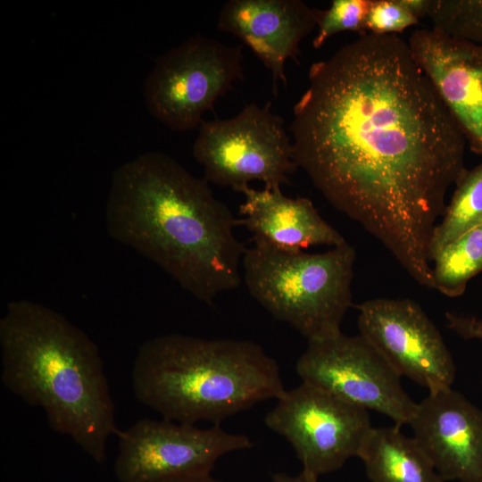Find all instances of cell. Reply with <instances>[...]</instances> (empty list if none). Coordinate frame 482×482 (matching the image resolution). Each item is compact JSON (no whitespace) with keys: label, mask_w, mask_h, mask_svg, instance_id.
<instances>
[{"label":"cell","mask_w":482,"mask_h":482,"mask_svg":"<svg viewBox=\"0 0 482 482\" xmlns=\"http://www.w3.org/2000/svg\"><path fill=\"white\" fill-rule=\"evenodd\" d=\"M308 79L290 127L297 167L433 289V235L467 171L461 129L396 34H360Z\"/></svg>","instance_id":"cell-1"},{"label":"cell","mask_w":482,"mask_h":482,"mask_svg":"<svg viewBox=\"0 0 482 482\" xmlns=\"http://www.w3.org/2000/svg\"><path fill=\"white\" fill-rule=\"evenodd\" d=\"M109 235L147 258L198 301L212 304L241 284L246 248L239 225L208 181L170 156L143 154L112 173L105 208Z\"/></svg>","instance_id":"cell-2"},{"label":"cell","mask_w":482,"mask_h":482,"mask_svg":"<svg viewBox=\"0 0 482 482\" xmlns=\"http://www.w3.org/2000/svg\"><path fill=\"white\" fill-rule=\"evenodd\" d=\"M1 380L46 414L96 462L118 435L115 410L97 345L61 312L30 300L10 302L0 320Z\"/></svg>","instance_id":"cell-3"},{"label":"cell","mask_w":482,"mask_h":482,"mask_svg":"<svg viewBox=\"0 0 482 482\" xmlns=\"http://www.w3.org/2000/svg\"><path fill=\"white\" fill-rule=\"evenodd\" d=\"M137 399L162 419L212 425L286 389L276 361L248 340L167 334L144 342L131 370Z\"/></svg>","instance_id":"cell-4"},{"label":"cell","mask_w":482,"mask_h":482,"mask_svg":"<svg viewBox=\"0 0 482 482\" xmlns=\"http://www.w3.org/2000/svg\"><path fill=\"white\" fill-rule=\"evenodd\" d=\"M355 258L347 242L317 253L253 242L243 257L244 280L253 298L275 319L308 341L324 340L342 333L352 304Z\"/></svg>","instance_id":"cell-5"},{"label":"cell","mask_w":482,"mask_h":482,"mask_svg":"<svg viewBox=\"0 0 482 482\" xmlns=\"http://www.w3.org/2000/svg\"><path fill=\"white\" fill-rule=\"evenodd\" d=\"M270 107L252 103L232 118L203 120L193 155L208 182L241 193L252 180L269 189L288 183L297 168L293 144Z\"/></svg>","instance_id":"cell-6"},{"label":"cell","mask_w":482,"mask_h":482,"mask_svg":"<svg viewBox=\"0 0 482 482\" xmlns=\"http://www.w3.org/2000/svg\"><path fill=\"white\" fill-rule=\"evenodd\" d=\"M241 46L196 35L160 56L144 96L149 112L174 131L200 127L203 115L243 78Z\"/></svg>","instance_id":"cell-7"},{"label":"cell","mask_w":482,"mask_h":482,"mask_svg":"<svg viewBox=\"0 0 482 482\" xmlns=\"http://www.w3.org/2000/svg\"><path fill=\"white\" fill-rule=\"evenodd\" d=\"M264 423L292 445L302 471L317 478L358 457L372 429L367 410L305 382L286 390Z\"/></svg>","instance_id":"cell-8"},{"label":"cell","mask_w":482,"mask_h":482,"mask_svg":"<svg viewBox=\"0 0 482 482\" xmlns=\"http://www.w3.org/2000/svg\"><path fill=\"white\" fill-rule=\"evenodd\" d=\"M117 436L114 473L120 482H168L211 474L223 455L253 445L247 436L218 424L200 428L165 419L139 420Z\"/></svg>","instance_id":"cell-9"},{"label":"cell","mask_w":482,"mask_h":482,"mask_svg":"<svg viewBox=\"0 0 482 482\" xmlns=\"http://www.w3.org/2000/svg\"><path fill=\"white\" fill-rule=\"evenodd\" d=\"M295 370L308 383L357 407L410 424L417 403L404 391L401 376L361 335L308 341Z\"/></svg>","instance_id":"cell-10"},{"label":"cell","mask_w":482,"mask_h":482,"mask_svg":"<svg viewBox=\"0 0 482 482\" xmlns=\"http://www.w3.org/2000/svg\"><path fill=\"white\" fill-rule=\"evenodd\" d=\"M360 335L402 377L429 393L451 388L455 366L440 332L407 298H375L358 305Z\"/></svg>","instance_id":"cell-11"},{"label":"cell","mask_w":482,"mask_h":482,"mask_svg":"<svg viewBox=\"0 0 482 482\" xmlns=\"http://www.w3.org/2000/svg\"><path fill=\"white\" fill-rule=\"evenodd\" d=\"M407 42L466 143L482 155V45L436 28L416 29Z\"/></svg>","instance_id":"cell-12"},{"label":"cell","mask_w":482,"mask_h":482,"mask_svg":"<svg viewBox=\"0 0 482 482\" xmlns=\"http://www.w3.org/2000/svg\"><path fill=\"white\" fill-rule=\"evenodd\" d=\"M410 425L445 481L482 482V411L452 387L429 393Z\"/></svg>","instance_id":"cell-13"},{"label":"cell","mask_w":482,"mask_h":482,"mask_svg":"<svg viewBox=\"0 0 482 482\" xmlns=\"http://www.w3.org/2000/svg\"><path fill=\"white\" fill-rule=\"evenodd\" d=\"M320 10L300 0H229L218 29L241 39L272 75L274 95L287 83L285 63L298 61L299 44L318 26Z\"/></svg>","instance_id":"cell-14"},{"label":"cell","mask_w":482,"mask_h":482,"mask_svg":"<svg viewBox=\"0 0 482 482\" xmlns=\"http://www.w3.org/2000/svg\"><path fill=\"white\" fill-rule=\"evenodd\" d=\"M239 225L261 242L278 249L303 251L311 245L332 247L346 243L345 237L318 212L305 197L290 198L280 187L262 190L251 187L242 192Z\"/></svg>","instance_id":"cell-15"},{"label":"cell","mask_w":482,"mask_h":482,"mask_svg":"<svg viewBox=\"0 0 482 482\" xmlns=\"http://www.w3.org/2000/svg\"><path fill=\"white\" fill-rule=\"evenodd\" d=\"M358 457L371 482H445L416 440L397 425L372 428Z\"/></svg>","instance_id":"cell-16"},{"label":"cell","mask_w":482,"mask_h":482,"mask_svg":"<svg viewBox=\"0 0 482 482\" xmlns=\"http://www.w3.org/2000/svg\"><path fill=\"white\" fill-rule=\"evenodd\" d=\"M482 271V223L463 233L432 258L433 289L449 297L461 295Z\"/></svg>","instance_id":"cell-17"},{"label":"cell","mask_w":482,"mask_h":482,"mask_svg":"<svg viewBox=\"0 0 482 482\" xmlns=\"http://www.w3.org/2000/svg\"><path fill=\"white\" fill-rule=\"evenodd\" d=\"M482 223V163L466 171L446 205L432 242L431 259L445 245Z\"/></svg>","instance_id":"cell-18"},{"label":"cell","mask_w":482,"mask_h":482,"mask_svg":"<svg viewBox=\"0 0 482 482\" xmlns=\"http://www.w3.org/2000/svg\"><path fill=\"white\" fill-rule=\"evenodd\" d=\"M428 17L433 28L482 45V0H433Z\"/></svg>","instance_id":"cell-19"},{"label":"cell","mask_w":482,"mask_h":482,"mask_svg":"<svg viewBox=\"0 0 482 482\" xmlns=\"http://www.w3.org/2000/svg\"><path fill=\"white\" fill-rule=\"evenodd\" d=\"M371 0H333L327 10H320L318 31L312 41L316 49L333 35L344 31L365 33V23Z\"/></svg>","instance_id":"cell-20"},{"label":"cell","mask_w":482,"mask_h":482,"mask_svg":"<svg viewBox=\"0 0 482 482\" xmlns=\"http://www.w3.org/2000/svg\"><path fill=\"white\" fill-rule=\"evenodd\" d=\"M420 20L400 0H371L365 30L377 35H392L417 25Z\"/></svg>","instance_id":"cell-21"},{"label":"cell","mask_w":482,"mask_h":482,"mask_svg":"<svg viewBox=\"0 0 482 482\" xmlns=\"http://www.w3.org/2000/svg\"><path fill=\"white\" fill-rule=\"evenodd\" d=\"M445 320L447 327L461 337L482 341V319L446 312Z\"/></svg>","instance_id":"cell-22"},{"label":"cell","mask_w":482,"mask_h":482,"mask_svg":"<svg viewBox=\"0 0 482 482\" xmlns=\"http://www.w3.org/2000/svg\"><path fill=\"white\" fill-rule=\"evenodd\" d=\"M402 4L419 20L428 17L433 0H400Z\"/></svg>","instance_id":"cell-23"},{"label":"cell","mask_w":482,"mask_h":482,"mask_svg":"<svg viewBox=\"0 0 482 482\" xmlns=\"http://www.w3.org/2000/svg\"><path fill=\"white\" fill-rule=\"evenodd\" d=\"M272 482H318V478H314L303 471L298 475H288L283 472L274 473L272 475Z\"/></svg>","instance_id":"cell-24"},{"label":"cell","mask_w":482,"mask_h":482,"mask_svg":"<svg viewBox=\"0 0 482 482\" xmlns=\"http://www.w3.org/2000/svg\"><path fill=\"white\" fill-rule=\"evenodd\" d=\"M168 482H222L211 476V474L182 478Z\"/></svg>","instance_id":"cell-25"}]
</instances>
